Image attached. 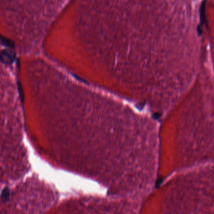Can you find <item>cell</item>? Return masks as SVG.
<instances>
[{
  "label": "cell",
  "instance_id": "obj_1",
  "mask_svg": "<svg viewBox=\"0 0 214 214\" xmlns=\"http://www.w3.org/2000/svg\"><path fill=\"white\" fill-rule=\"evenodd\" d=\"M31 72L46 132L56 150L83 158L154 164V121L75 84L41 63Z\"/></svg>",
  "mask_w": 214,
  "mask_h": 214
},
{
  "label": "cell",
  "instance_id": "obj_2",
  "mask_svg": "<svg viewBox=\"0 0 214 214\" xmlns=\"http://www.w3.org/2000/svg\"><path fill=\"white\" fill-rule=\"evenodd\" d=\"M2 113V157L8 158L25 155L23 152L21 122L20 108L17 101L12 79L6 69L2 68L1 75Z\"/></svg>",
  "mask_w": 214,
  "mask_h": 214
},
{
  "label": "cell",
  "instance_id": "obj_3",
  "mask_svg": "<svg viewBox=\"0 0 214 214\" xmlns=\"http://www.w3.org/2000/svg\"><path fill=\"white\" fill-rule=\"evenodd\" d=\"M9 195H10V190H9V189L8 188H4L3 190L2 194H1L2 201H5V200H7Z\"/></svg>",
  "mask_w": 214,
  "mask_h": 214
}]
</instances>
